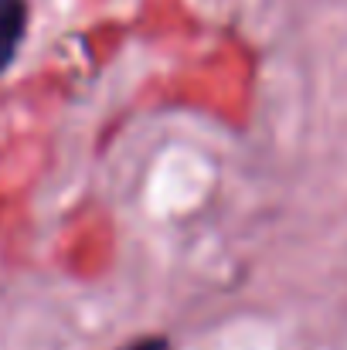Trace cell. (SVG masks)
<instances>
[{
	"instance_id": "6da1fadb",
	"label": "cell",
	"mask_w": 347,
	"mask_h": 350,
	"mask_svg": "<svg viewBox=\"0 0 347 350\" xmlns=\"http://www.w3.org/2000/svg\"><path fill=\"white\" fill-rule=\"evenodd\" d=\"M27 34V0H0V75L14 65Z\"/></svg>"
},
{
	"instance_id": "7a4b0ae2",
	"label": "cell",
	"mask_w": 347,
	"mask_h": 350,
	"mask_svg": "<svg viewBox=\"0 0 347 350\" xmlns=\"http://www.w3.org/2000/svg\"><path fill=\"white\" fill-rule=\"evenodd\" d=\"M119 350H170V340L167 337H140V340H129Z\"/></svg>"
}]
</instances>
